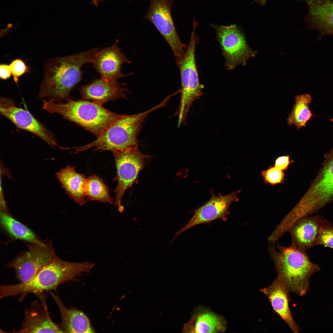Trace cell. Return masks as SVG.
I'll use <instances>...</instances> for the list:
<instances>
[{
	"instance_id": "3",
	"label": "cell",
	"mask_w": 333,
	"mask_h": 333,
	"mask_svg": "<svg viewBox=\"0 0 333 333\" xmlns=\"http://www.w3.org/2000/svg\"><path fill=\"white\" fill-rule=\"evenodd\" d=\"M268 246V251L276 270L289 292L300 296L306 294L309 289L310 276L319 270V265L313 263L304 251L291 244L284 247L278 243L276 250L274 244Z\"/></svg>"
},
{
	"instance_id": "15",
	"label": "cell",
	"mask_w": 333,
	"mask_h": 333,
	"mask_svg": "<svg viewBox=\"0 0 333 333\" xmlns=\"http://www.w3.org/2000/svg\"><path fill=\"white\" fill-rule=\"evenodd\" d=\"M41 302H32L24 311L23 320L18 333H63L59 325L52 320L44 296L40 295Z\"/></svg>"
},
{
	"instance_id": "21",
	"label": "cell",
	"mask_w": 333,
	"mask_h": 333,
	"mask_svg": "<svg viewBox=\"0 0 333 333\" xmlns=\"http://www.w3.org/2000/svg\"><path fill=\"white\" fill-rule=\"evenodd\" d=\"M48 292L60 311L61 320L59 325L63 333L96 332L89 319L83 311L74 307L67 308L58 295L51 291Z\"/></svg>"
},
{
	"instance_id": "22",
	"label": "cell",
	"mask_w": 333,
	"mask_h": 333,
	"mask_svg": "<svg viewBox=\"0 0 333 333\" xmlns=\"http://www.w3.org/2000/svg\"><path fill=\"white\" fill-rule=\"evenodd\" d=\"M56 176L70 198L80 205L85 204L87 179L84 175L77 172L74 167L68 165L56 172Z\"/></svg>"
},
{
	"instance_id": "30",
	"label": "cell",
	"mask_w": 333,
	"mask_h": 333,
	"mask_svg": "<svg viewBox=\"0 0 333 333\" xmlns=\"http://www.w3.org/2000/svg\"><path fill=\"white\" fill-rule=\"evenodd\" d=\"M12 74L10 65L5 64H1L0 66V77L2 80H6L9 78Z\"/></svg>"
},
{
	"instance_id": "29",
	"label": "cell",
	"mask_w": 333,
	"mask_h": 333,
	"mask_svg": "<svg viewBox=\"0 0 333 333\" xmlns=\"http://www.w3.org/2000/svg\"><path fill=\"white\" fill-rule=\"evenodd\" d=\"M291 162L289 155L282 156L278 157L275 159L274 166L278 169L284 171L288 168Z\"/></svg>"
},
{
	"instance_id": "27",
	"label": "cell",
	"mask_w": 333,
	"mask_h": 333,
	"mask_svg": "<svg viewBox=\"0 0 333 333\" xmlns=\"http://www.w3.org/2000/svg\"><path fill=\"white\" fill-rule=\"evenodd\" d=\"M261 174L265 183L272 185L282 183L285 180L283 171L275 166H271L266 170L262 171Z\"/></svg>"
},
{
	"instance_id": "18",
	"label": "cell",
	"mask_w": 333,
	"mask_h": 333,
	"mask_svg": "<svg viewBox=\"0 0 333 333\" xmlns=\"http://www.w3.org/2000/svg\"><path fill=\"white\" fill-rule=\"evenodd\" d=\"M227 327L225 319L204 306L196 307L191 318L185 325V332L216 333L225 331Z\"/></svg>"
},
{
	"instance_id": "31",
	"label": "cell",
	"mask_w": 333,
	"mask_h": 333,
	"mask_svg": "<svg viewBox=\"0 0 333 333\" xmlns=\"http://www.w3.org/2000/svg\"><path fill=\"white\" fill-rule=\"evenodd\" d=\"M106 0H93L91 3L92 5L97 6L100 2H103ZM129 1L131 0H128Z\"/></svg>"
},
{
	"instance_id": "12",
	"label": "cell",
	"mask_w": 333,
	"mask_h": 333,
	"mask_svg": "<svg viewBox=\"0 0 333 333\" xmlns=\"http://www.w3.org/2000/svg\"><path fill=\"white\" fill-rule=\"evenodd\" d=\"M0 112L18 128L34 134L53 148L58 146L54 134L28 111L18 107L12 99L1 98Z\"/></svg>"
},
{
	"instance_id": "20",
	"label": "cell",
	"mask_w": 333,
	"mask_h": 333,
	"mask_svg": "<svg viewBox=\"0 0 333 333\" xmlns=\"http://www.w3.org/2000/svg\"><path fill=\"white\" fill-rule=\"evenodd\" d=\"M323 220L319 216H306L297 220L288 231L291 236V244L305 252L314 247Z\"/></svg>"
},
{
	"instance_id": "2",
	"label": "cell",
	"mask_w": 333,
	"mask_h": 333,
	"mask_svg": "<svg viewBox=\"0 0 333 333\" xmlns=\"http://www.w3.org/2000/svg\"><path fill=\"white\" fill-rule=\"evenodd\" d=\"M95 264L89 261L75 263L64 261L56 255L33 278L14 285L0 287V298L20 295L19 301L30 293L56 290L60 285L69 281H77L76 277L89 273Z\"/></svg>"
},
{
	"instance_id": "11",
	"label": "cell",
	"mask_w": 333,
	"mask_h": 333,
	"mask_svg": "<svg viewBox=\"0 0 333 333\" xmlns=\"http://www.w3.org/2000/svg\"><path fill=\"white\" fill-rule=\"evenodd\" d=\"M28 248L5 266L13 269L20 282L32 279L56 256L51 241L40 244L30 243Z\"/></svg>"
},
{
	"instance_id": "16",
	"label": "cell",
	"mask_w": 333,
	"mask_h": 333,
	"mask_svg": "<svg viewBox=\"0 0 333 333\" xmlns=\"http://www.w3.org/2000/svg\"><path fill=\"white\" fill-rule=\"evenodd\" d=\"M124 83L109 81L101 78L94 79L90 83L79 89L81 98L103 105L106 102L117 99H126L128 89Z\"/></svg>"
},
{
	"instance_id": "13",
	"label": "cell",
	"mask_w": 333,
	"mask_h": 333,
	"mask_svg": "<svg viewBox=\"0 0 333 333\" xmlns=\"http://www.w3.org/2000/svg\"><path fill=\"white\" fill-rule=\"evenodd\" d=\"M239 191H233L226 195L219 193L217 196L211 190L210 199L202 206L192 211L193 216L183 228L175 233V236L170 243L181 233L196 225L209 223L219 219L226 221L227 216L230 214L229 207L232 203L239 201Z\"/></svg>"
},
{
	"instance_id": "10",
	"label": "cell",
	"mask_w": 333,
	"mask_h": 333,
	"mask_svg": "<svg viewBox=\"0 0 333 333\" xmlns=\"http://www.w3.org/2000/svg\"><path fill=\"white\" fill-rule=\"evenodd\" d=\"M333 199V159L321 175L289 212L294 220L314 213Z\"/></svg>"
},
{
	"instance_id": "24",
	"label": "cell",
	"mask_w": 333,
	"mask_h": 333,
	"mask_svg": "<svg viewBox=\"0 0 333 333\" xmlns=\"http://www.w3.org/2000/svg\"><path fill=\"white\" fill-rule=\"evenodd\" d=\"M295 99V103L287 121L289 125H294L299 129L305 125L312 116L309 107L312 98L310 94H305L296 96Z\"/></svg>"
},
{
	"instance_id": "9",
	"label": "cell",
	"mask_w": 333,
	"mask_h": 333,
	"mask_svg": "<svg viewBox=\"0 0 333 333\" xmlns=\"http://www.w3.org/2000/svg\"><path fill=\"white\" fill-rule=\"evenodd\" d=\"M148 11L143 19L152 23L171 48L178 66L184 57L187 47L181 41L172 16L174 0H149Z\"/></svg>"
},
{
	"instance_id": "5",
	"label": "cell",
	"mask_w": 333,
	"mask_h": 333,
	"mask_svg": "<svg viewBox=\"0 0 333 333\" xmlns=\"http://www.w3.org/2000/svg\"><path fill=\"white\" fill-rule=\"evenodd\" d=\"M43 109L51 113H57L90 132L97 137L121 114L113 113L101 105L89 101L65 103L43 100Z\"/></svg>"
},
{
	"instance_id": "1",
	"label": "cell",
	"mask_w": 333,
	"mask_h": 333,
	"mask_svg": "<svg viewBox=\"0 0 333 333\" xmlns=\"http://www.w3.org/2000/svg\"><path fill=\"white\" fill-rule=\"evenodd\" d=\"M97 48L48 60L44 68L43 78L39 97L47 100L61 102L70 99L71 91L80 81L82 67L91 63Z\"/></svg>"
},
{
	"instance_id": "7",
	"label": "cell",
	"mask_w": 333,
	"mask_h": 333,
	"mask_svg": "<svg viewBox=\"0 0 333 333\" xmlns=\"http://www.w3.org/2000/svg\"><path fill=\"white\" fill-rule=\"evenodd\" d=\"M114 157L117 174L113 180L117 181L115 189L116 197L115 206L118 210L124 209L121 199L126 190L138 183V174L144 168V160L150 157L142 153L138 147L112 152Z\"/></svg>"
},
{
	"instance_id": "4",
	"label": "cell",
	"mask_w": 333,
	"mask_h": 333,
	"mask_svg": "<svg viewBox=\"0 0 333 333\" xmlns=\"http://www.w3.org/2000/svg\"><path fill=\"white\" fill-rule=\"evenodd\" d=\"M162 102L141 113L130 115L121 114L91 143L74 147L75 154L94 148L100 151L112 152L138 147V135L145 118L153 111L164 106Z\"/></svg>"
},
{
	"instance_id": "8",
	"label": "cell",
	"mask_w": 333,
	"mask_h": 333,
	"mask_svg": "<svg viewBox=\"0 0 333 333\" xmlns=\"http://www.w3.org/2000/svg\"><path fill=\"white\" fill-rule=\"evenodd\" d=\"M211 25L216 31L228 70L234 69L238 65H245L250 58L255 56L257 52L249 46L243 32L237 25Z\"/></svg>"
},
{
	"instance_id": "6",
	"label": "cell",
	"mask_w": 333,
	"mask_h": 333,
	"mask_svg": "<svg viewBox=\"0 0 333 333\" xmlns=\"http://www.w3.org/2000/svg\"><path fill=\"white\" fill-rule=\"evenodd\" d=\"M196 25H193L190 42L183 60L178 66L180 69L181 84L180 102L176 113L178 117V126L185 123L187 117L193 102L203 94L204 86L200 84L195 63V48L198 38L195 35Z\"/></svg>"
},
{
	"instance_id": "19",
	"label": "cell",
	"mask_w": 333,
	"mask_h": 333,
	"mask_svg": "<svg viewBox=\"0 0 333 333\" xmlns=\"http://www.w3.org/2000/svg\"><path fill=\"white\" fill-rule=\"evenodd\" d=\"M306 2L309 11L306 21L309 28L320 32L317 40L333 35V0H308Z\"/></svg>"
},
{
	"instance_id": "33",
	"label": "cell",
	"mask_w": 333,
	"mask_h": 333,
	"mask_svg": "<svg viewBox=\"0 0 333 333\" xmlns=\"http://www.w3.org/2000/svg\"><path fill=\"white\" fill-rule=\"evenodd\" d=\"M330 120L331 121L333 122V118H331Z\"/></svg>"
},
{
	"instance_id": "26",
	"label": "cell",
	"mask_w": 333,
	"mask_h": 333,
	"mask_svg": "<svg viewBox=\"0 0 333 333\" xmlns=\"http://www.w3.org/2000/svg\"><path fill=\"white\" fill-rule=\"evenodd\" d=\"M317 245H323L333 249V226L325 219H323L314 247Z\"/></svg>"
},
{
	"instance_id": "28",
	"label": "cell",
	"mask_w": 333,
	"mask_h": 333,
	"mask_svg": "<svg viewBox=\"0 0 333 333\" xmlns=\"http://www.w3.org/2000/svg\"><path fill=\"white\" fill-rule=\"evenodd\" d=\"M13 80L18 83L19 78L24 74L30 72V68L21 59L13 60L10 64Z\"/></svg>"
},
{
	"instance_id": "25",
	"label": "cell",
	"mask_w": 333,
	"mask_h": 333,
	"mask_svg": "<svg viewBox=\"0 0 333 333\" xmlns=\"http://www.w3.org/2000/svg\"><path fill=\"white\" fill-rule=\"evenodd\" d=\"M85 191L86 197L90 201H97L113 204L114 199L109 194L106 185L98 176L93 175L86 179Z\"/></svg>"
},
{
	"instance_id": "14",
	"label": "cell",
	"mask_w": 333,
	"mask_h": 333,
	"mask_svg": "<svg viewBox=\"0 0 333 333\" xmlns=\"http://www.w3.org/2000/svg\"><path fill=\"white\" fill-rule=\"evenodd\" d=\"M118 43L117 39L111 47L98 49L91 63L101 78L112 82H117L118 79L131 75L125 74L121 71L122 64L131 62L121 51Z\"/></svg>"
},
{
	"instance_id": "32",
	"label": "cell",
	"mask_w": 333,
	"mask_h": 333,
	"mask_svg": "<svg viewBox=\"0 0 333 333\" xmlns=\"http://www.w3.org/2000/svg\"><path fill=\"white\" fill-rule=\"evenodd\" d=\"M256 2L261 5L264 6L267 0H254Z\"/></svg>"
},
{
	"instance_id": "17",
	"label": "cell",
	"mask_w": 333,
	"mask_h": 333,
	"mask_svg": "<svg viewBox=\"0 0 333 333\" xmlns=\"http://www.w3.org/2000/svg\"><path fill=\"white\" fill-rule=\"evenodd\" d=\"M260 290L267 297L274 311L286 322L293 332L298 333L300 328L295 322L289 307V292L282 279L278 276L269 286Z\"/></svg>"
},
{
	"instance_id": "23",
	"label": "cell",
	"mask_w": 333,
	"mask_h": 333,
	"mask_svg": "<svg viewBox=\"0 0 333 333\" xmlns=\"http://www.w3.org/2000/svg\"><path fill=\"white\" fill-rule=\"evenodd\" d=\"M0 218L3 228L13 237L30 243H43L30 229L12 217L8 212L1 210Z\"/></svg>"
}]
</instances>
